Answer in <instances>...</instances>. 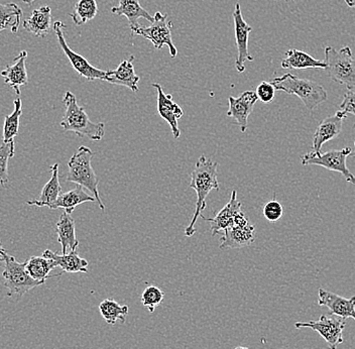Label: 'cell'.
Wrapping results in <instances>:
<instances>
[{
	"label": "cell",
	"mask_w": 355,
	"mask_h": 349,
	"mask_svg": "<svg viewBox=\"0 0 355 349\" xmlns=\"http://www.w3.org/2000/svg\"><path fill=\"white\" fill-rule=\"evenodd\" d=\"M217 168H218V163L211 161L205 155H201L198 162L195 164L194 170L191 174V182L189 187L196 191V210L191 220V223L186 228L185 235L187 237H193L196 232L195 224L201 216L202 212L207 207L206 198L210 194L211 191H218L220 189L218 178H217L218 176Z\"/></svg>",
	"instance_id": "obj_1"
},
{
	"label": "cell",
	"mask_w": 355,
	"mask_h": 349,
	"mask_svg": "<svg viewBox=\"0 0 355 349\" xmlns=\"http://www.w3.org/2000/svg\"><path fill=\"white\" fill-rule=\"evenodd\" d=\"M65 113L61 126L65 131H72L80 137H88L93 142H99L105 135V124L103 122H93L85 110L78 105L76 96L67 91L63 99Z\"/></svg>",
	"instance_id": "obj_2"
},
{
	"label": "cell",
	"mask_w": 355,
	"mask_h": 349,
	"mask_svg": "<svg viewBox=\"0 0 355 349\" xmlns=\"http://www.w3.org/2000/svg\"><path fill=\"white\" fill-rule=\"evenodd\" d=\"M275 89L290 95H296L308 110L313 111L328 99L327 91L317 82L303 79L287 73L272 80Z\"/></svg>",
	"instance_id": "obj_3"
},
{
	"label": "cell",
	"mask_w": 355,
	"mask_h": 349,
	"mask_svg": "<svg viewBox=\"0 0 355 349\" xmlns=\"http://www.w3.org/2000/svg\"><path fill=\"white\" fill-rule=\"evenodd\" d=\"M93 157H94V153L90 148L85 146H80L69 161V171L66 181L72 182L87 189L92 193L95 200L98 202L100 209L105 210V206L99 195L98 178L91 164Z\"/></svg>",
	"instance_id": "obj_4"
},
{
	"label": "cell",
	"mask_w": 355,
	"mask_h": 349,
	"mask_svg": "<svg viewBox=\"0 0 355 349\" xmlns=\"http://www.w3.org/2000/svg\"><path fill=\"white\" fill-rule=\"evenodd\" d=\"M325 71L328 77L348 90L355 89V57L350 46L336 51L332 46L325 48Z\"/></svg>",
	"instance_id": "obj_5"
},
{
	"label": "cell",
	"mask_w": 355,
	"mask_h": 349,
	"mask_svg": "<svg viewBox=\"0 0 355 349\" xmlns=\"http://www.w3.org/2000/svg\"><path fill=\"white\" fill-rule=\"evenodd\" d=\"M3 272L4 287L8 289V297L21 298L28 291L42 286L41 282L35 281L26 268V262H19L8 253L4 255Z\"/></svg>",
	"instance_id": "obj_6"
},
{
	"label": "cell",
	"mask_w": 355,
	"mask_h": 349,
	"mask_svg": "<svg viewBox=\"0 0 355 349\" xmlns=\"http://www.w3.org/2000/svg\"><path fill=\"white\" fill-rule=\"evenodd\" d=\"M350 148H344L343 150H331L327 153L311 152L302 155L301 163L303 166H319L327 169L328 171L339 173L348 183L355 185L354 175L348 169L347 158L352 155Z\"/></svg>",
	"instance_id": "obj_7"
},
{
	"label": "cell",
	"mask_w": 355,
	"mask_h": 349,
	"mask_svg": "<svg viewBox=\"0 0 355 349\" xmlns=\"http://www.w3.org/2000/svg\"><path fill=\"white\" fill-rule=\"evenodd\" d=\"M166 19L168 15L157 12L154 17V22L150 26H137L132 30V33L133 35H139L152 42L157 50L168 46L171 56L175 58L178 54V50L172 40L173 24Z\"/></svg>",
	"instance_id": "obj_8"
},
{
	"label": "cell",
	"mask_w": 355,
	"mask_h": 349,
	"mask_svg": "<svg viewBox=\"0 0 355 349\" xmlns=\"http://www.w3.org/2000/svg\"><path fill=\"white\" fill-rule=\"evenodd\" d=\"M65 24L63 22L58 21L54 24V31L60 46L63 50L64 54L68 58L74 70L76 71L80 76L85 78L88 81H94V80H104L107 71L100 70L96 67L91 65L90 63L83 57V56L75 53L67 44L65 35H64V28Z\"/></svg>",
	"instance_id": "obj_9"
},
{
	"label": "cell",
	"mask_w": 355,
	"mask_h": 349,
	"mask_svg": "<svg viewBox=\"0 0 355 349\" xmlns=\"http://www.w3.org/2000/svg\"><path fill=\"white\" fill-rule=\"evenodd\" d=\"M345 320L341 318L328 317L322 315L316 321L297 322V329L310 328L316 331L327 342L328 349H337L344 342L343 330L345 328Z\"/></svg>",
	"instance_id": "obj_10"
},
{
	"label": "cell",
	"mask_w": 355,
	"mask_h": 349,
	"mask_svg": "<svg viewBox=\"0 0 355 349\" xmlns=\"http://www.w3.org/2000/svg\"><path fill=\"white\" fill-rule=\"evenodd\" d=\"M233 21H234L235 41L237 46L235 68L237 72L243 73L245 71L244 63L246 61H254V58L248 52V37H250V33L252 32V28L244 21L241 4L239 2L235 4L234 11H233Z\"/></svg>",
	"instance_id": "obj_11"
},
{
	"label": "cell",
	"mask_w": 355,
	"mask_h": 349,
	"mask_svg": "<svg viewBox=\"0 0 355 349\" xmlns=\"http://www.w3.org/2000/svg\"><path fill=\"white\" fill-rule=\"evenodd\" d=\"M153 87L157 93V112L162 119H165L170 124L173 137L179 139L181 130L179 128V119L184 115L181 106L173 100L172 95H166L159 84L153 83Z\"/></svg>",
	"instance_id": "obj_12"
},
{
	"label": "cell",
	"mask_w": 355,
	"mask_h": 349,
	"mask_svg": "<svg viewBox=\"0 0 355 349\" xmlns=\"http://www.w3.org/2000/svg\"><path fill=\"white\" fill-rule=\"evenodd\" d=\"M257 100L259 99L254 91H245L236 99L232 96L228 97L230 108H228L227 117L234 119L237 126L241 128V133H245L248 130V117L254 111Z\"/></svg>",
	"instance_id": "obj_13"
},
{
	"label": "cell",
	"mask_w": 355,
	"mask_h": 349,
	"mask_svg": "<svg viewBox=\"0 0 355 349\" xmlns=\"http://www.w3.org/2000/svg\"><path fill=\"white\" fill-rule=\"evenodd\" d=\"M255 228L254 224L248 222L245 224H234L224 230L222 237L220 250H228L233 248H245L254 244Z\"/></svg>",
	"instance_id": "obj_14"
},
{
	"label": "cell",
	"mask_w": 355,
	"mask_h": 349,
	"mask_svg": "<svg viewBox=\"0 0 355 349\" xmlns=\"http://www.w3.org/2000/svg\"><path fill=\"white\" fill-rule=\"evenodd\" d=\"M318 304L319 306L327 307L330 310V315H335L343 320L352 318L355 321V296L346 299L320 288Z\"/></svg>",
	"instance_id": "obj_15"
},
{
	"label": "cell",
	"mask_w": 355,
	"mask_h": 349,
	"mask_svg": "<svg viewBox=\"0 0 355 349\" xmlns=\"http://www.w3.org/2000/svg\"><path fill=\"white\" fill-rule=\"evenodd\" d=\"M346 117H347L339 110L332 117L322 120L313 137V152L321 153L324 144L332 141L340 135Z\"/></svg>",
	"instance_id": "obj_16"
},
{
	"label": "cell",
	"mask_w": 355,
	"mask_h": 349,
	"mask_svg": "<svg viewBox=\"0 0 355 349\" xmlns=\"http://www.w3.org/2000/svg\"><path fill=\"white\" fill-rule=\"evenodd\" d=\"M236 198L237 192L233 190L230 202L215 215L214 219H205L203 215L200 216L201 219L209 222L211 226L209 231L212 232V235H216L221 230H227L228 228L232 226L235 221H236L237 216L241 212H243V209H241L243 204Z\"/></svg>",
	"instance_id": "obj_17"
},
{
	"label": "cell",
	"mask_w": 355,
	"mask_h": 349,
	"mask_svg": "<svg viewBox=\"0 0 355 349\" xmlns=\"http://www.w3.org/2000/svg\"><path fill=\"white\" fill-rule=\"evenodd\" d=\"M135 57L130 56V59L123 60L116 70H107L106 76L103 81L113 84V85H121L128 87L133 92L139 90V83L141 78L135 74V66H133Z\"/></svg>",
	"instance_id": "obj_18"
},
{
	"label": "cell",
	"mask_w": 355,
	"mask_h": 349,
	"mask_svg": "<svg viewBox=\"0 0 355 349\" xmlns=\"http://www.w3.org/2000/svg\"><path fill=\"white\" fill-rule=\"evenodd\" d=\"M28 52L21 51L19 55L13 60L12 65L6 66L0 75L4 78V83L15 90L17 95H21V86L28 85V76L26 71V62Z\"/></svg>",
	"instance_id": "obj_19"
},
{
	"label": "cell",
	"mask_w": 355,
	"mask_h": 349,
	"mask_svg": "<svg viewBox=\"0 0 355 349\" xmlns=\"http://www.w3.org/2000/svg\"><path fill=\"white\" fill-rule=\"evenodd\" d=\"M55 232H57L58 242L61 244L62 255H66L71 250H77L80 244L76 237L75 220L66 211L62 213L55 223Z\"/></svg>",
	"instance_id": "obj_20"
},
{
	"label": "cell",
	"mask_w": 355,
	"mask_h": 349,
	"mask_svg": "<svg viewBox=\"0 0 355 349\" xmlns=\"http://www.w3.org/2000/svg\"><path fill=\"white\" fill-rule=\"evenodd\" d=\"M43 257L55 262V266L61 268L62 273H88L89 262L78 255L77 250L69 251L66 255H58L54 251H44Z\"/></svg>",
	"instance_id": "obj_21"
},
{
	"label": "cell",
	"mask_w": 355,
	"mask_h": 349,
	"mask_svg": "<svg viewBox=\"0 0 355 349\" xmlns=\"http://www.w3.org/2000/svg\"><path fill=\"white\" fill-rule=\"evenodd\" d=\"M22 26L24 31L35 37H46L52 28V10L49 6L37 8L28 19H24Z\"/></svg>",
	"instance_id": "obj_22"
},
{
	"label": "cell",
	"mask_w": 355,
	"mask_h": 349,
	"mask_svg": "<svg viewBox=\"0 0 355 349\" xmlns=\"http://www.w3.org/2000/svg\"><path fill=\"white\" fill-rule=\"evenodd\" d=\"M51 173H52V177L44 186L41 195L37 199L26 201L28 205L37 206V207H50L54 202L57 201L58 198L62 194L59 164H54L51 167Z\"/></svg>",
	"instance_id": "obj_23"
},
{
	"label": "cell",
	"mask_w": 355,
	"mask_h": 349,
	"mask_svg": "<svg viewBox=\"0 0 355 349\" xmlns=\"http://www.w3.org/2000/svg\"><path fill=\"white\" fill-rule=\"evenodd\" d=\"M111 12L115 15H123L130 22V30L139 26V19H144L150 22H154V17L139 3V0H119V6L111 8Z\"/></svg>",
	"instance_id": "obj_24"
},
{
	"label": "cell",
	"mask_w": 355,
	"mask_h": 349,
	"mask_svg": "<svg viewBox=\"0 0 355 349\" xmlns=\"http://www.w3.org/2000/svg\"><path fill=\"white\" fill-rule=\"evenodd\" d=\"M282 68L295 69V70H306V69H322L325 70V62L315 59L312 56L303 51H287L285 59L282 61Z\"/></svg>",
	"instance_id": "obj_25"
},
{
	"label": "cell",
	"mask_w": 355,
	"mask_h": 349,
	"mask_svg": "<svg viewBox=\"0 0 355 349\" xmlns=\"http://www.w3.org/2000/svg\"><path fill=\"white\" fill-rule=\"evenodd\" d=\"M94 196L89 195L85 192L83 187L77 185L76 188L68 192L63 193L58 198L57 201L50 206V209H63L69 214H72L74 209L78 205L85 203V202H95Z\"/></svg>",
	"instance_id": "obj_26"
},
{
	"label": "cell",
	"mask_w": 355,
	"mask_h": 349,
	"mask_svg": "<svg viewBox=\"0 0 355 349\" xmlns=\"http://www.w3.org/2000/svg\"><path fill=\"white\" fill-rule=\"evenodd\" d=\"M26 268L28 275L35 281L41 282L42 284L46 283V280L53 279V278H60L62 273L59 275H49L55 268V262L44 257H31L26 262Z\"/></svg>",
	"instance_id": "obj_27"
},
{
	"label": "cell",
	"mask_w": 355,
	"mask_h": 349,
	"mask_svg": "<svg viewBox=\"0 0 355 349\" xmlns=\"http://www.w3.org/2000/svg\"><path fill=\"white\" fill-rule=\"evenodd\" d=\"M99 311L101 316L110 325H115L117 322L125 323L126 317L130 312V307L121 305L114 300L105 299L99 304Z\"/></svg>",
	"instance_id": "obj_28"
},
{
	"label": "cell",
	"mask_w": 355,
	"mask_h": 349,
	"mask_svg": "<svg viewBox=\"0 0 355 349\" xmlns=\"http://www.w3.org/2000/svg\"><path fill=\"white\" fill-rule=\"evenodd\" d=\"M22 17V10L17 4L0 3V32L10 30L11 33H17L19 31Z\"/></svg>",
	"instance_id": "obj_29"
},
{
	"label": "cell",
	"mask_w": 355,
	"mask_h": 349,
	"mask_svg": "<svg viewBox=\"0 0 355 349\" xmlns=\"http://www.w3.org/2000/svg\"><path fill=\"white\" fill-rule=\"evenodd\" d=\"M98 13L96 0H79L74 6L73 13H70L73 22L78 26H83L92 21Z\"/></svg>",
	"instance_id": "obj_30"
},
{
	"label": "cell",
	"mask_w": 355,
	"mask_h": 349,
	"mask_svg": "<svg viewBox=\"0 0 355 349\" xmlns=\"http://www.w3.org/2000/svg\"><path fill=\"white\" fill-rule=\"evenodd\" d=\"M15 110L10 115L4 117L3 124V142H10L15 141V137L19 135V121L22 114V102L21 99H15Z\"/></svg>",
	"instance_id": "obj_31"
},
{
	"label": "cell",
	"mask_w": 355,
	"mask_h": 349,
	"mask_svg": "<svg viewBox=\"0 0 355 349\" xmlns=\"http://www.w3.org/2000/svg\"><path fill=\"white\" fill-rule=\"evenodd\" d=\"M15 142H2L0 144V186L4 187L10 183L8 178V161L15 157Z\"/></svg>",
	"instance_id": "obj_32"
},
{
	"label": "cell",
	"mask_w": 355,
	"mask_h": 349,
	"mask_svg": "<svg viewBox=\"0 0 355 349\" xmlns=\"http://www.w3.org/2000/svg\"><path fill=\"white\" fill-rule=\"evenodd\" d=\"M165 298V293L155 286H148L141 294V301L144 307L148 309L150 313H154L155 308L161 305Z\"/></svg>",
	"instance_id": "obj_33"
},
{
	"label": "cell",
	"mask_w": 355,
	"mask_h": 349,
	"mask_svg": "<svg viewBox=\"0 0 355 349\" xmlns=\"http://www.w3.org/2000/svg\"><path fill=\"white\" fill-rule=\"evenodd\" d=\"M263 216L270 222H276L283 217L284 208L277 200L268 202L263 207Z\"/></svg>",
	"instance_id": "obj_34"
},
{
	"label": "cell",
	"mask_w": 355,
	"mask_h": 349,
	"mask_svg": "<svg viewBox=\"0 0 355 349\" xmlns=\"http://www.w3.org/2000/svg\"><path fill=\"white\" fill-rule=\"evenodd\" d=\"M255 94L263 103L268 104L274 100L275 95H276V89L270 82L263 81L257 86Z\"/></svg>",
	"instance_id": "obj_35"
},
{
	"label": "cell",
	"mask_w": 355,
	"mask_h": 349,
	"mask_svg": "<svg viewBox=\"0 0 355 349\" xmlns=\"http://www.w3.org/2000/svg\"><path fill=\"white\" fill-rule=\"evenodd\" d=\"M341 112L347 117V114L355 115V91L348 90L344 94L343 101L339 105ZM355 126V124H354Z\"/></svg>",
	"instance_id": "obj_36"
},
{
	"label": "cell",
	"mask_w": 355,
	"mask_h": 349,
	"mask_svg": "<svg viewBox=\"0 0 355 349\" xmlns=\"http://www.w3.org/2000/svg\"><path fill=\"white\" fill-rule=\"evenodd\" d=\"M344 1L347 4L348 8L355 10V0H344Z\"/></svg>",
	"instance_id": "obj_37"
},
{
	"label": "cell",
	"mask_w": 355,
	"mask_h": 349,
	"mask_svg": "<svg viewBox=\"0 0 355 349\" xmlns=\"http://www.w3.org/2000/svg\"><path fill=\"white\" fill-rule=\"evenodd\" d=\"M6 250L2 248L1 244H0V261H3L4 255H6Z\"/></svg>",
	"instance_id": "obj_38"
},
{
	"label": "cell",
	"mask_w": 355,
	"mask_h": 349,
	"mask_svg": "<svg viewBox=\"0 0 355 349\" xmlns=\"http://www.w3.org/2000/svg\"><path fill=\"white\" fill-rule=\"evenodd\" d=\"M35 0H22V2H24V3L28 4V6H31V4L33 3V2H35Z\"/></svg>",
	"instance_id": "obj_39"
},
{
	"label": "cell",
	"mask_w": 355,
	"mask_h": 349,
	"mask_svg": "<svg viewBox=\"0 0 355 349\" xmlns=\"http://www.w3.org/2000/svg\"><path fill=\"white\" fill-rule=\"evenodd\" d=\"M234 349H250V348H244V346H237V348H235Z\"/></svg>",
	"instance_id": "obj_40"
},
{
	"label": "cell",
	"mask_w": 355,
	"mask_h": 349,
	"mask_svg": "<svg viewBox=\"0 0 355 349\" xmlns=\"http://www.w3.org/2000/svg\"><path fill=\"white\" fill-rule=\"evenodd\" d=\"M354 146H355V142H354Z\"/></svg>",
	"instance_id": "obj_41"
},
{
	"label": "cell",
	"mask_w": 355,
	"mask_h": 349,
	"mask_svg": "<svg viewBox=\"0 0 355 349\" xmlns=\"http://www.w3.org/2000/svg\"><path fill=\"white\" fill-rule=\"evenodd\" d=\"M294 1H296V0H294Z\"/></svg>",
	"instance_id": "obj_42"
}]
</instances>
